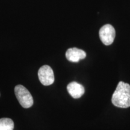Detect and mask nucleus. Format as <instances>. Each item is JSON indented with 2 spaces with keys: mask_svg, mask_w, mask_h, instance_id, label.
<instances>
[{
  "mask_svg": "<svg viewBox=\"0 0 130 130\" xmlns=\"http://www.w3.org/2000/svg\"><path fill=\"white\" fill-rule=\"evenodd\" d=\"M113 104L119 108H126L130 107V85L120 81L112 95Z\"/></svg>",
  "mask_w": 130,
  "mask_h": 130,
  "instance_id": "f257e3e1",
  "label": "nucleus"
},
{
  "mask_svg": "<svg viewBox=\"0 0 130 130\" xmlns=\"http://www.w3.org/2000/svg\"><path fill=\"white\" fill-rule=\"evenodd\" d=\"M14 93L21 106L25 108H30L33 105V98L30 92L22 85H17L14 87Z\"/></svg>",
  "mask_w": 130,
  "mask_h": 130,
  "instance_id": "f03ea898",
  "label": "nucleus"
},
{
  "mask_svg": "<svg viewBox=\"0 0 130 130\" xmlns=\"http://www.w3.org/2000/svg\"><path fill=\"white\" fill-rule=\"evenodd\" d=\"M100 39L105 45H110L113 43L116 36V31L114 27L110 24L102 26L99 31Z\"/></svg>",
  "mask_w": 130,
  "mask_h": 130,
  "instance_id": "7ed1b4c3",
  "label": "nucleus"
},
{
  "mask_svg": "<svg viewBox=\"0 0 130 130\" xmlns=\"http://www.w3.org/2000/svg\"><path fill=\"white\" fill-rule=\"evenodd\" d=\"M38 77L40 83L46 86L51 85L55 80L53 70L48 65L42 66L39 69Z\"/></svg>",
  "mask_w": 130,
  "mask_h": 130,
  "instance_id": "20e7f679",
  "label": "nucleus"
},
{
  "mask_svg": "<svg viewBox=\"0 0 130 130\" xmlns=\"http://www.w3.org/2000/svg\"><path fill=\"white\" fill-rule=\"evenodd\" d=\"M86 57V53L83 50L77 48L68 49L66 53V57L71 62L77 63Z\"/></svg>",
  "mask_w": 130,
  "mask_h": 130,
  "instance_id": "39448f33",
  "label": "nucleus"
},
{
  "mask_svg": "<svg viewBox=\"0 0 130 130\" xmlns=\"http://www.w3.org/2000/svg\"><path fill=\"white\" fill-rule=\"evenodd\" d=\"M67 90L69 95L75 99L79 98L84 93V87L83 86L75 81H73L68 84Z\"/></svg>",
  "mask_w": 130,
  "mask_h": 130,
  "instance_id": "423d86ee",
  "label": "nucleus"
},
{
  "mask_svg": "<svg viewBox=\"0 0 130 130\" xmlns=\"http://www.w3.org/2000/svg\"><path fill=\"white\" fill-rule=\"evenodd\" d=\"M14 122L10 118L0 119V130H13Z\"/></svg>",
  "mask_w": 130,
  "mask_h": 130,
  "instance_id": "0eeeda50",
  "label": "nucleus"
},
{
  "mask_svg": "<svg viewBox=\"0 0 130 130\" xmlns=\"http://www.w3.org/2000/svg\"><path fill=\"white\" fill-rule=\"evenodd\" d=\"M0 95H1V94H0Z\"/></svg>",
  "mask_w": 130,
  "mask_h": 130,
  "instance_id": "6e6552de",
  "label": "nucleus"
}]
</instances>
